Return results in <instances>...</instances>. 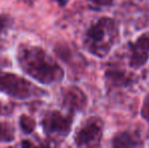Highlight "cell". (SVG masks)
Here are the masks:
<instances>
[{"label":"cell","instance_id":"obj_1","mask_svg":"<svg viewBox=\"0 0 149 148\" xmlns=\"http://www.w3.org/2000/svg\"><path fill=\"white\" fill-rule=\"evenodd\" d=\"M16 62L20 70L44 85L59 83L64 78V69L41 46L22 43L16 50Z\"/></svg>","mask_w":149,"mask_h":148},{"label":"cell","instance_id":"obj_10","mask_svg":"<svg viewBox=\"0 0 149 148\" xmlns=\"http://www.w3.org/2000/svg\"><path fill=\"white\" fill-rule=\"evenodd\" d=\"M15 140V128L10 122H0V143H12Z\"/></svg>","mask_w":149,"mask_h":148},{"label":"cell","instance_id":"obj_15","mask_svg":"<svg viewBox=\"0 0 149 148\" xmlns=\"http://www.w3.org/2000/svg\"><path fill=\"white\" fill-rule=\"evenodd\" d=\"M20 146H33V143L31 141L28 140V139H24V140H22V142H20Z\"/></svg>","mask_w":149,"mask_h":148},{"label":"cell","instance_id":"obj_8","mask_svg":"<svg viewBox=\"0 0 149 148\" xmlns=\"http://www.w3.org/2000/svg\"><path fill=\"white\" fill-rule=\"evenodd\" d=\"M112 143L114 147H137L143 144L141 138L130 131H123L115 135Z\"/></svg>","mask_w":149,"mask_h":148},{"label":"cell","instance_id":"obj_11","mask_svg":"<svg viewBox=\"0 0 149 148\" xmlns=\"http://www.w3.org/2000/svg\"><path fill=\"white\" fill-rule=\"evenodd\" d=\"M18 125H19L22 132L24 133L26 135H30L31 133H33L36 128H37V122H36L35 119L26 114L20 115L19 120H18Z\"/></svg>","mask_w":149,"mask_h":148},{"label":"cell","instance_id":"obj_17","mask_svg":"<svg viewBox=\"0 0 149 148\" xmlns=\"http://www.w3.org/2000/svg\"><path fill=\"white\" fill-rule=\"evenodd\" d=\"M2 113H3V107H2V104L0 103V115H1Z\"/></svg>","mask_w":149,"mask_h":148},{"label":"cell","instance_id":"obj_2","mask_svg":"<svg viewBox=\"0 0 149 148\" xmlns=\"http://www.w3.org/2000/svg\"><path fill=\"white\" fill-rule=\"evenodd\" d=\"M119 26L111 17H100L88 28L83 38V45L91 55L104 58L116 44Z\"/></svg>","mask_w":149,"mask_h":148},{"label":"cell","instance_id":"obj_9","mask_svg":"<svg viewBox=\"0 0 149 148\" xmlns=\"http://www.w3.org/2000/svg\"><path fill=\"white\" fill-rule=\"evenodd\" d=\"M106 78L108 83L113 86H127L132 82V77L119 69H108Z\"/></svg>","mask_w":149,"mask_h":148},{"label":"cell","instance_id":"obj_14","mask_svg":"<svg viewBox=\"0 0 149 148\" xmlns=\"http://www.w3.org/2000/svg\"><path fill=\"white\" fill-rule=\"evenodd\" d=\"M94 7H109L114 4V0H87Z\"/></svg>","mask_w":149,"mask_h":148},{"label":"cell","instance_id":"obj_12","mask_svg":"<svg viewBox=\"0 0 149 148\" xmlns=\"http://www.w3.org/2000/svg\"><path fill=\"white\" fill-rule=\"evenodd\" d=\"M11 24H12L11 18L8 17L5 14L0 13V33L6 32L11 26Z\"/></svg>","mask_w":149,"mask_h":148},{"label":"cell","instance_id":"obj_4","mask_svg":"<svg viewBox=\"0 0 149 148\" xmlns=\"http://www.w3.org/2000/svg\"><path fill=\"white\" fill-rule=\"evenodd\" d=\"M74 114L65 115L59 110H47L43 113L40 126L49 141L60 142L69 136L72 129Z\"/></svg>","mask_w":149,"mask_h":148},{"label":"cell","instance_id":"obj_3","mask_svg":"<svg viewBox=\"0 0 149 148\" xmlns=\"http://www.w3.org/2000/svg\"><path fill=\"white\" fill-rule=\"evenodd\" d=\"M0 91L17 101L41 99L48 94L45 89L28 78L8 71H0Z\"/></svg>","mask_w":149,"mask_h":148},{"label":"cell","instance_id":"obj_6","mask_svg":"<svg viewBox=\"0 0 149 148\" xmlns=\"http://www.w3.org/2000/svg\"><path fill=\"white\" fill-rule=\"evenodd\" d=\"M129 65L139 69L147 63L149 59V33L140 36L135 42L129 43Z\"/></svg>","mask_w":149,"mask_h":148},{"label":"cell","instance_id":"obj_7","mask_svg":"<svg viewBox=\"0 0 149 148\" xmlns=\"http://www.w3.org/2000/svg\"><path fill=\"white\" fill-rule=\"evenodd\" d=\"M61 99L63 108L72 114L82 112L87 106L86 94L82 89L75 85L63 88L61 92Z\"/></svg>","mask_w":149,"mask_h":148},{"label":"cell","instance_id":"obj_5","mask_svg":"<svg viewBox=\"0 0 149 148\" xmlns=\"http://www.w3.org/2000/svg\"><path fill=\"white\" fill-rule=\"evenodd\" d=\"M104 131V122L97 116L90 117L77 130L74 143L78 147H96L100 144Z\"/></svg>","mask_w":149,"mask_h":148},{"label":"cell","instance_id":"obj_13","mask_svg":"<svg viewBox=\"0 0 149 148\" xmlns=\"http://www.w3.org/2000/svg\"><path fill=\"white\" fill-rule=\"evenodd\" d=\"M141 116L149 125V92L145 95L141 109Z\"/></svg>","mask_w":149,"mask_h":148},{"label":"cell","instance_id":"obj_16","mask_svg":"<svg viewBox=\"0 0 149 148\" xmlns=\"http://www.w3.org/2000/svg\"><path fill=\"white\" fill-rule=\"evenodd\" d=\"M53 1H55L60 7H64V6H66L68 4L69 0H53Z\"/></svg>","mask_w":149,"mask_h":148}]
</instances>
